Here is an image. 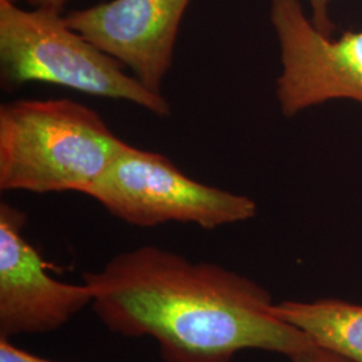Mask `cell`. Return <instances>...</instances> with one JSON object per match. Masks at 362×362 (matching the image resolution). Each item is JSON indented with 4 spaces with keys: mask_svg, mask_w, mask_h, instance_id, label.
Segmentation results:
<instances>
[{
    "mask_svg": "<svg viewBox=\"0 0 362 362\" xmlns=\"http://www.w3.org/2000/svg\"><path fill=\"white\" fill-rule=\"evenodd\" d=\"M270 19L281 47L276 97L284 116L337 98L362 105V30L326 37L299 0H272Z\"/></svg>",
    "mask_w": 362,
    "mask_h": 362,
    "instance_id": "obj_5",
    "label": "cell"
},
{
    "mask_svg": "<svg viewBox=\"0 0 362 362\" xmlns=\"http://www.w3.org/2000/svg\"><path fill=\"white\" fill-rule=\"evenodd\" d=\"M130 144L70 98L0 105V189L86 194Z\"/></svg>",
    "mask_w": 362,
    "mask_h": 362,
    "instance_id": "obj_2",
    "label": "cell"
},
{
    "mask_svg": "<svg viewBox=\"0 0 362 362\" xmlns=\"http://www.w3.org/2000/svg\"><path fill=\"white\" fill-rule=\"evenodd\" d=\"M288 358L291 362H353L330 350L320 348L314 344L309 348L290 356Z\"/></svg>",
    "mask_w": 362,
    "mask_h": 362,
    "instance_id": "obj_10",
    "label": "cell"
},
{
    "mask_svg": "<svg viewBox=\"0 0 362 362\" xmlns=\"http://www.w3.org/2000/svg\"><path fill=\"white\" fill-rule=\"evenodd\" d=\"M10 1H18V0H10ZM28 4L33 8H46V10H52L62 13L65 10L66 4L69 0H27Z\"/></svg>",
    "mask_w": 362,
    "mask_h": 362,
    "instance_id": "obj_12",
    "label": "cell"
},
{
    "mask_svg": "<svg viewBox=\"0 0 362 362\" xmlns=\"http://www.w3.org/2000/svg\"><path fill=\"white\" fill-rule=\"evenodd\" d=\"M27 215L0 204V338L61 329L91 305L90 288L52 278L23 235Z\"/></svg>",
    "mask_w": 362,
    "mask_h": 362,
    "instance_id": "obj_6",
    "label": "cell"
},
{
    "mask_svg": "<svg viewBox=\"0 0 362 362\" xmlns=\"http://www.w3.org/2000/svg\"><path fill=\"white\" fill-rule=\"evenodd\" d=\"M191 0H110L65 16L67 25L161 93Z\"/></svg>",
    "mask_w": 362,
    "mask_h": 362,
    "instance_id": "obj_7",
    "label": "cell"
},
{
    "mask_svg": "<svg viewBox=\"0 0 362 362\" xmlns=\"http://www.w3.org/2000/svg\"><path fill=\"white\" fill-rule=\"evenodd\" d=\"M0 362H54L38 356H34L26 350L19 349L13 345L10 339L0 338Z\"/></svg>",
    "mask_w": 362,
    "mask_h": 362,
    "instance_id": "obj_11",
    "label": "cell"
},
{
    "mask_svg": "<svg viewBox=\"0 0 362 362\" xmlns=\"http://www.w3.org/2000/svg\"><path fill=\"white\" fill-rule=\"evenodd\" d=\"M0 82L13 90L39 82L94 97L127 101L170 115L168 100L145 88L115 58L67 25L62 13L0 0Z\"/></svg>",
    "mask_w": 362,
    "mask_h": 362,
    "instance_id": "obj_3",
    "label": "cell"
},
{
    "mask_svg": "<svg viewBox=\"0 0 362 362\" xmlns=\"http://www.w3.org/2000/svg\"><path fill=\"white\" fill-rule=\"evenodd\" d=\"M93 310L119 336L155 339L165 362H233L247 349L287 357L313 345L278 318L269 291L211 262L141 246L85 272Z\"/></svg>",
    "mask_w": 362,
    "mask_h": 362,
    "instance_id": "obj_1",
    "label": "cell"
},
{
    "mask_svg": "<svg viewBox=\"0 0 362 362\" xmlns=\"http://www.w3.org/2000/svg\"><path fill=\"white\" fill-rule=\"evenodd\" d=\"M85 194L117 219L144 228L182 223L215 230L257 215L251 197L194 180L168 157L133 145Z\"/></svg>",
    "mask_w": 362,
    "mask_h": 362,
    "instance_id": "obj_4",
    "label": "cell"
},
{
    "mask_svg": "<svg viewBox=\"0 0 362 362\" xmlns=\"http://www.w3.org/2000/svg\"><path fill=\"white\" fill-rule=\"evenodd\" d=\"M311 7V22L315 28L326 37L333 35L336 25L330 18V0H309Z\"/></svg>",
    "mask_w": 362,
    "mask_h": 362,
    "instance_id": "obj_9",
    "label": "cell"
},
{
    "mask_svg": "<svg viewBox=\"0 0 362 362\" xmlns=\"http://www.w3.org/2000/svg\"><path fill=\"white\" fill-rule=\"evenodd\" d=\"M274 314L309 337L320 348L362 362V306L339 299L284 300Z\"/></svg>",
    "mask_w": 362,
    "mask_h": 362,
    "instance_id": "obj_8",
    "label": "cell"
}]
</instances>
